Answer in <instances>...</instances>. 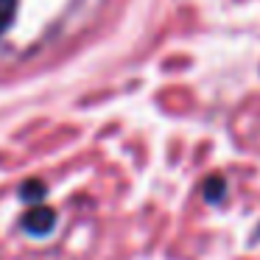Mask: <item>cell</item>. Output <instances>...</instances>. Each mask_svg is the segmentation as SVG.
Returning <instances> with one entry per match:
<instances>
[{"mask_svg":"<svg viewBox=\"0 0 260 260\" xmlns=\"http://www.w3.org/2000/svg\"><path fill=\"white\" fill-rule=\"evenodd\" d=\"M23 230L31 235H48L53 230V210L48 207H34L28 215L23 218Z\"/></svg>","mask_w":260,"mask_h":260,"instance_id":"obj_1","label":"cell"}]
</instances>
